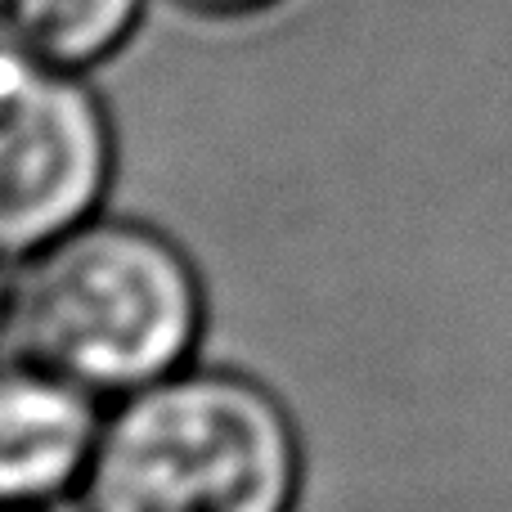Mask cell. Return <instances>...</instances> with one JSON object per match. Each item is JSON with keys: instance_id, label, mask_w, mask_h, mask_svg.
I'll return each mask as SVG.
<instances>
[{"instance_id": "obj_4", "label": "cell", "mask_w": 512, "mask_h": 512, "mask_svg": "<svg viewBox=\"0 0 512 512\" xmlns=\"http://www.w3.org/2000/svg\"><path fill=\"white\" fill-rule=\"evenodd\" d=\"M95 414L86 391L41 369H14L0 396V490L9 504L59 495L95 450Z\"/></svg>"}, {"instance_id": "obj_6", "label": "cell", "mask_w": 512, "mask_h": 512, "mask_svg": "<svg viewBox=\"0 0 512 512\" xmlns=\"http://www.w3.org/2000/svg\"><path fill=\"white\" fill-rule=\"evenodd\" d=\"M171 5L189 9V14H203V18H248V14L279 5V0H171Z\"/></svg>"}, {"instance_id": "obj_5", "label": "cell", "mask_w": 512, "mask_h": 512, "mask_svg": "<svg viewBox=\"0 0 512 512\" xmlns=\"http://www.w3.org/2000/svg\"><path fill=\"white\" fill-rule=\"evenodd\" d=\"M144 9L149 0H0L5 50L50 68L90 72L131 41Z\"/></svg>"}, {"instance_id": "obj_2", "label": "cell", "mask_w": 512, "mask_h": 512, "mask_svg": "<svg viewBox=\"0 0 512 512\" xmlns=\"http://www.w3.org/2000/svg\"><path fill=\"white\" fill-rule=\"evenodd\" d=\"M297 481V436L270 391L239 373H180L99 427L77 512H292Z\"/></svg>"}, {"instance_id": "obj_1", "label": "cell", "mask_w": 512, "mask_h": 512, "mask_svg": "<svg viewBox=\"0 0 512 512\" xmlns=\"http://www.w3.org/2000/svg\"><path fill=\"white\" fill-rule=\"evenodd\" d=\"M198 279L162 234L95 221L32 252L9 297V337L32 369L86 391L167 378L198 337Z\"/></svg>"}, {"instance_id": "obj_3", "label": "cell", "mask_w": 512, "mask_h": 512, "mask_svg": "<svg viewBox=\"0 0 512 512\" xmlns=\"http://www.w3.org/2000/svg\"><path fill=\"white\" fill-rule=\"evenodd\" d=\"M0 72V234L9 256H32L95 212L113 171V131L86 72L14 50Z\"/></svg>"}]
</instances>
